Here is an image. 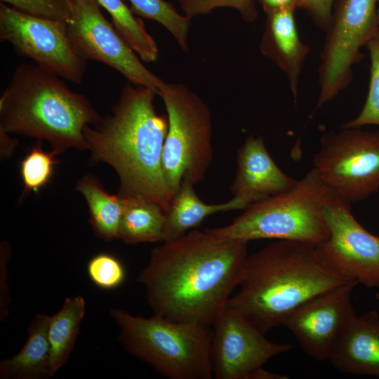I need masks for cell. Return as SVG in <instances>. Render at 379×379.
Returning a JSON list of instances; mask_svg holds the SVG:
<instances>
[{"label":"cell","instance_id":"1","mask_svg":"<svg viewBox=\"0 0 379 379\" xmlns=\"http://www.w3.org/2000/svg\"><path fill=\"white\" fill-rule=\"evenodd\" d=\"M152 249L137 281L154 314L212 327L238 287L248 243L192 230Z\"/></svg>","mask_w":379,"mask_h":379},{"label":"cell","instance_id":"2","mask_svg":"<svg viewBox=\"0 0 379 379\" xmlns=\"http://www.w3.org/2000/svg\"><path fill=\"white\" fill-rule=\"evenodd\" d=\"M156 93L128 82L111 112L84 134L93 161L110 165L118 174L119 194L140 197L168 211L174 194L166 182L162 154L168 129L167 115L154 105Z\"/></svg>","mask_w":379,"mask_h":379},{"label":"cell","instance_id":"3","mask_svg":"<svg viewBox=\"0 0 379 379\" xmlns=\"http://www.w3.org/2000/svg\"><path fill=\"white\" fill-rule=\"evenodd\" d=\"M352 280L319 245L277 240L248 256L227 305L265 334L307 301Z\"/></svg>","mask_w":379,"mask_h":379},{"label":"cell","instance_id":"4","mask_svg":"<svg viewBox=\"0 0 379 379\" xmlns=\"http://www.w3.org/2000/svg\"><path fill=\"white\" fill-rule=\"evenodd\" d=\"M100 119L84 95L35 63L19 64L0 97V132L48 141L59 153L88 149L84 129Z\"/></svg>","mask_w":379,"mask_h":379},{"label":"cell","instance_id":"5","mask_svg":"<svg viewBox=\"0 0 379 379\" xmlns=\"http://www.w3.org/2000/svg\"><path fill=\"white\" fill-rule=\"evenodd\" d=\"M338 197L312 168L292 187L249 205L229 225L204 230L220 240L274 239L321 245L329 235L324 207Z\"/></svg>","mask_w":379,"mask_h":379},{"label":"cell","instance_id":"6","mask_svg":"<svg viewBox=\"0 0 379 379\" xmlns=\"http://www.w3.org/2000/svg\"><path fill=\"white\" fill-rule=\"evenodd\" d=\"M119 340L131 354L169 379L213 378L211 349L212 328L171 321L154 314L149 318L112 308Z\"/></svg>","mask_w":379,"mask_h":379},{"label":"cell","instance_id":"7","mask_svg":"<svg viewBox=\"0 0 379 379\" xmlns=\"http://www.w3.org/2000/svg\"><path fill=\"white\" fill-rule=\"evenodd\" d=\"M168 120L162 171L175 194L182 181H201L212 162V118L207 105L182 84L166 83L158 94Z\"/></svg>","mask_w":379,"mask_h":379},{"label":"cell","instance_id":"8","mask_svg":"<svg viewBox=\"0 0 379 379\" xmlns=\"http://www.w3.org/2000/svg\"><path fill=\"white\" fill-rule=\"evenodd\" d=\"M379 0H336L321 53L319 93L312 114L345 89L352 67L379 27Z\"/></svg>","mask_w":379,"mask_h":379},{"label":"cell","instance_id":"9","mask_svg":"<svg viewBox=\"0 0 379 379\" xmlns=\"http://www.w3.org/2000/svg\"><path fill=\"white\" fill-rule=\"evenodd\" d=\"M313 164L341 199L364 200L379 189V132L341 128L325 133Z\"/></svg>","mask_w":379,"mask_h":379},{"label":"cell","instance_id":"10","mask_svg":"<svg viewBox=\"0 0 379 379\" xmlns=\"http://www.w3.org/2000/svg\"><path fill=\"white\" fill-rule=\"evenodd\" d=\"M0 40L41 68L69 81L81 83L86 61L74 51L67 22L36 17L0 3Z\"/></svg>","mask_w":379,"mask_h":379},{"label":"cell","instance_id":"11","mask_svg":"<svg viewBox=\"0 0 379 379\" xmlns=\"http://www.w3.org/2000/svg\"><path fill=\"white\" fill-rule=\"evenodd\" d=\"M100 7L97 0H72L67 27L74 51L83 60L104 63L128 82L147 87L158 95L166 83L141 62Z\"/></svg>","mask_w":379,"mask_h":379},{"label":"cell","instance_id":"12","mask_svg":"<svg viewBox=\"0 0 379 379\" xmlns=\"http://www.w3.org/2000/svg\"><path fill=\"white\" fill-rule=\"evenodd\" d=\"M268 340L227 305L212 326L211 357L216 379H260L263 365L292 349Z\"/></svg>","mask_w":379,"mask_h":379},{"label":"cell","instance_id":"13","mask_svg":"<svg viewBox=\"0 0 379 379\" xmlns=\"http://www.w3.org/2000/svg\"><path fill=\"white\" fill-rule=\"evenodd\" d=\"M328 238L319 245L328 260L350 279L379 288V236L367 231L340 197L323 209Z\"/></svg>","mask_w":379,"mask_h":379},{"label":"cell","instance_id":"14","mask_svg":"<svg viewBox=\"0 0 379 379\" xmlns=\"http://www.w3.org/2000/svg\"><path fill=\"white\" fill-rule=\"evenodd\" d=\"M357 285L352 280L323 293L298 307L284 321L282 325L313 359L328 360L340 334L357 316L351 301Z\"/></svg>","mask_w":379,"mask_h":379},{"label":"cell","instance_id":"15","mask_svg":"<svg viewBox=\"0 0 379 379\" xmlns=\"http://www.w3.org/2000/svg\"><path fill=\"white\" fill-rule=\"evenodd\" d=\"M237 164L230 191L246 208L288 190L297 182L279 168L259 136L246 138L237 151Z\"/></svg>","mask_w":379,"mask_h":379},{"label":"cell","instance_id":"16","mask_svg":"<svg viewBox=\"0 0 379 379\" xmlns=\"http://www.w3.org/2000/svg\"><path fill=\"white\" fill-rule=\"evenodd\" d=\"M328 361L340 372L379 378L378 312L357 314L340 334Z\"/></svg>","mask_w":379,"mask_h":379},{"label":"cell","instance_id":"17","mask_svg":"<svg viewBox=\"0 0 379 379\" xmlns=\"http://www.w3.org/2000/svg\"><path fill=\"white\" fill-rule=\"evenodd\" d=\"M294 12L283 9L266 14L260 49L284 72L297 103L299 78L310 48L300 39Z\"/></svg>","mask_w":379,"mask_h":379},{"label":"cell","instance_id":"18","mask_svg":"<svg viewBox=\"0 0 379 379\" xmlns=\"http://www.w3.org/2000/svg\"><path fill=\"white\" fill-rule=\"evenodd\" d=\"M49 317L37 314L34 317L27 340L20 351L0 361V378L48 379L54 375L48 334Z\"/></svg>","mask_w":379,"mask_h":379},{"label":"cell","instance_id":"19","mask_svg":"<svg viewBox=\"0 0 379 379\" xmlns=\"http://www.w3.org/2000/svg\"><path fill=\"white\" fill-rule=\"evenodd\" d=\"M194 184L184 179L166 213L163 242L178 239L198 226L210 215L246 208L236 197L224 203L208 204L197 196Z\"/></svg>","mask_w":379,"mask_h":379},{"label":"cell","instance_id":"20","mask_svg":"<svg viewBox=\"0 0 379 379\" xmlns=\"http://www.w3.org/2000/svg\"><path fill=\"white\" fill-rule=\"evenodd\" d=\"M76 190L84 197L89 210V221L95 234L105 241L119 239L126 199L104 190L98 178L86 175Z\"/></svg>","mask_w":379,"mask_h":379},{"label":"cell","instance_id":"21","mask_svg":"<svg viewBox=\"0 0 379 379\" xmlns=\"http://www.w3.org/2000/svg\"><path fill=\"white\" fill-rule=\"evenodd\" d=\"M86 312V302L81 295L67 298L60 310L49 317L48 334L53 373L68 361Z\"/></svg>","mask_w":379,"mask_h":379},{"label":"cell","instance_id":"22","mask_svg":"<svg viewBox=\"0 0 379 379\" xmlns=\"http://www.w3.org/2000/svg\"><path fill=\"white\" fill-rule=\"evenodd\" d=\"M119 239L126 244L163 242L166 213L157 203L126 198Z\"/></svg>","mask_w":379,"mask_h":379},{"label":"cell","instance_id":"23","mask_svg":"<svg viewBox=\"0 0 379 379\" xmlns=\"http://www.w3.org/2000/svg\"><path fill=\"white\" fill-rule=\"evenodd\" d=\"M110 15L112 23L127 45L143 61L154 62L159 50L144 22L134 16L123 0H97Z\"/></svg>","mask_w":379,"mask_h":379},{"label":"cell","instance_id":"24","mask_svg":"<svg viewBox=\"0 0 379 379\" xmlns=\"http://www.w3.org/2000/svg\"><path fill=\"white\" fill-rule=\"evenodd\" d=\"M131 4L134 15L157 21L175 38L182 51H189L188 34L191 18L178 13L175 6L165 0H123Z\"/></svg>","mask_w":379,"mask_h":379},{"label":"cell","instance_id":"25","mask_svg":"<svg viewBox=\"0 0 379 379\" xmlns=\"http://www.w3.org/2000/svg\"><path fill=\"white\" fill-rule=\"evenodd\" d=\"M58 153L53 149L46 152L39 142L31 148L20 163L24 193H36L49 182L57 163L55 157Z\"/></svg>","mask_w":379,"mask_h":379},{"label":"cell","instance_id":"26","mask_svg":"<svg viewBox=\"0 0 379 379\" xmlns=\"http://www.w3.org/2000/svg\"><path fill=\"white\" fill-rule=\"evenodd\" d=\"M371 59V74L368 95L360 113L341 128L379 126V27L366 44Z\"/></svg>","mask_w":379,"mask_h":379},{"label":"cell","instance_id":"27","mask_svg":"<svg viewBox=\"0 0 379 379\" xmlns=\"http://www.w3.org/2000/svg\"><path fill=\"white\" fill-rule=\"evenodd\" d=\"M87 273L95 285L106 290L119 286L126 276L122 263L116 257L106 253L97 254L88 261Z\"/></svg>","mask_w":379,"mask_h":379},{"label":"cell","instance_id":"28","mask_svg":"<svg viewBox=\"0 0 379 379\" xmlns=\"http://www.w3.org/2000/svg\"><path fill=\"white\" fill-rule=\"evenodd\" d=\"M178 3L184 14L191 18L222 7L236 9L247 22L255 21L258 16L254 0H178Z\"/></svg>","mask_w":379,"mask_h":379},{"label":"cell","instance_id":"29","mask_svg":"<svg viewBox=\"0 0 379 379\" xmlns=\"http://www.w3.org/2000/svg\"><path fill=\"white\" fill-rule=\"evenodd\" d=\"M22 13L68 22L71 8L66 0H1Z\"/></svg>","mask_w":379,"mask_h":379},{"label":"cell","instance_id":"30","mask_svg":"<svg viewBox=\"0 0 379 379\" xmlns=\"http://www.w3.org/2000/svg\"><path fill=\"white\" fill-rule=\"evenodd\" d=\"M336 0H298L297 9L305 11L315 25L326 31Z\"/></svg>","mask_w":379,"mask_h":379},{"label":"cell","instance_id":"31","mask_svg":"<svg viewBox=\"0 0 379 379\" xmlns=\"http://www.w3.org/2000/svg\"><path fill=\"white\" fill-rule=\"evenodd\" d=\"M10 246L6 241L1 245L0 253V320L4 321L8 314L11 293L8 286V263L10 258Z\"/></svg>","mask_w":379,"mask_h":379},{"label":"cell","instance_id":"32","mask_svg":"<svg viewBox=\"0 0 379 379\" xmlns=\"http://www.w3.org/2000/svg\"><path fill=\"white\" fill-rule=\"evenodd\" d=\"M261 6L266 14L283 9H297L298 0H254Z\"/></svg>","mask_w":379,"mask_h":379},{"label":"cell","instance_id":"33","mask_svg":"<svg viewBox=\"0 0 379 379\" xmlns=\"http://www.w3.org/2000/svg\"><path fill=\"white\" fill-rule=\"evenodd\" d=\"M375 299L379 302V291L375 295Z\"/></svg>","mask_w":379,"mask_h":379},{"label":"cell","instance_id":"34","mask_svg":"<svg viewBox=\"0 0 379 379\" xmlns=\"http://www.w3.org/2000/svg\"><path fill=\"white\" fill-rule=\"evenodd\" d=\"M66 1L68 2L69 6H71V4H72V0H66Z\"/></svg>","mask_w":379,"mask_h":379},{"label":"cell","instance_id":"35","mask_svg":"<svg viewBox=\"0 0 379 379\" xmlns=\"http://www.w3.org/2000/svg\"><path fill=\"white\" fill-rule=\"evenodd\" d=\"M378 16H379V6H378Z\"/></svg>","mask_w":379,"mask_h":379}]
</instances>
